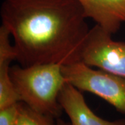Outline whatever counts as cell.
Listing matches in <instances>:
<instances>
[{
    "label": "cell",
    "mask_w": 125,
    "mask_h": 125,
    "mask_svg": "<svg viewBox=\"0 0 125 125\" xmlns=\"http://www.w3.org/2000/svg\"><path fill=\"white\" fill-rule=\"evenodd\" d=\"M0 15L20 65L80 61L90 29L77 0H4Z\"/></svg>",
    "instance_id": "1"
},
{
    "label": "cell",
    "mask_w": 125,
    "mask_h": 125,
    "mask_svg": "<svg viewBox=\"0 0 125 125\" xmlns=\"http://www.w3.org/2000/svg\"><path fill=\"white\" fill-rule=\"evenodd\" d=\"M62 65L37 64L10 68V76L20 102L43 114L59 118L62 108L58 95L67 82Z\"/></svg>",
    "instance_id": "2"
},
{
    "label": "cell",
    "mask_w": 125,
    "mask_h": 125,
    "mask_svg": "<svg viewBox=\"0 0 125 125\" xmlns=\"http://www.w3.org/2000/svg\"><path fill=\"white\" fill-rule=\"evenodd\" d=\"M67 83L80 91L93 93L125 115V77L96 70L82 61L62 66Z\"/></svg>",
    "instance_id": "3"
},
{
    "label": "cell",
    "mask_w": 125,
    "mask_h": 125,
    "mask_svg": "<svg viewBox=\"0 0 125 125\" xmlns=\"http://www.w3.org/2000/svg\"><path fill=\"white\" fill-rule=\"evenodd\" d=\"M111 36L97 24L90 29L81 50L80 61L125 77V42L113 40Z\"/></svg>",
    "instance_id": "4"
},
{
    "label": "cell",
    "mask_w": 125,
    "mask_h": 125,
    "mask_svg": "<svg viewBox=\"0 0 125 125\" xmlns=\"http://www.w3.org/2000/svg\"><path fill=\"white\" fill-rule=\"evenodd\" d=\"M58 102L71 125H125V120L109 121L97 115L79 90L66 82L58 95Z\"/></svg>",
    "instance_id": "5"
},
{
    "label": "cell",
    "mask_w": 125,
    "mask_h": 125,
    "mask_svg": "<svg viewBox=\"0 0 125 125\" xmlns=\"http://www.w3.org/2000/svg\"><path fill=\"white\" fill-rule=\"evenodd\" d=\"M86 18L113 34L125 22V0H77Z\"/></svg>",
    "instance_id": "6"
},
{
    "label": "cell",
    "mask_w": 125,
    "mask_h": 125,
    "mask_svg": "<svg viewBox=\"0 0 125 125\" xmlns=\"http://www.w3.org/2000/svg\"><path fill=\"white\" fill-rule=\"evenodd\" d=\"M10 58H0V110L9 108L20 102L10 76Z\"/></svg>",
    "instance_id": "7"
},
{
    "label": "cell",
    "mask_w": 125,
    "mask_h": 125,
    "mask_svg": "<svg viewBox=\"0 0 125 125\" xmlns=\"http://www.w3.org/2000/svg\"><path fill=\"white\" fill-rule=\"evenodd\" d=\"M15 125H56V119L43 114L22 102L18 103Z\"/></svg>",
    "instance_id": "8"
},
{
    "label": "cell",
    "mask_w": 125,
    "mask_h": 125,
    "mask_svg": "<svg viewBox=\"0 0 125 125\" xmlns=\"http://www.w3.org/2000/svg\"><path fill=\"white\" fill-rule=\"evenodd\" d=\"M18 111V104L0 110V125H15Z\"/></svg>",
    "instance_id": "9"
},
{
    "label": "cell",
    "mask_w": 125,
    "mask_h": 125,
    "mask_svg": "<svg viewBox=\"0 0 125 125\" xmlns=\"http://www.w3.org/2000/svg\"><path fill=\"white\" fill-rule=\"evenodd\" d=\"M56 125H71L70 122H67L65 121H64L62 119H61L60 117L56 119Z\"/></svg>",
    "instance_id": "10"
}]
</instances>
